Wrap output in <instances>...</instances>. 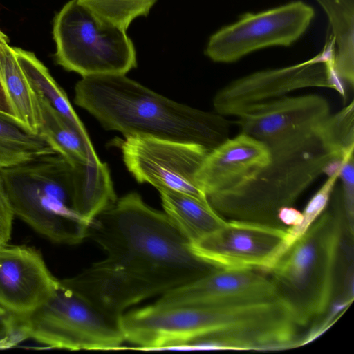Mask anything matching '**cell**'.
Here are the masks:
<instances>
[{
	"label": "cell",
	"mask_w": 354,
	"mask_h": 354,
	"mask_svg": "<svg viewBox=\"0 0 354 354\" xmlns=\"http://www.w3.org/2000/svg\"><path fill=\"white\" fill-rule=\"evenodd\" d=\"M158 192L164 212L190 244L217 230L227 221L209 201L171 190Z\"/></svg>",
	"instance_id": "17"
},
{
	"label": "cell",
	"mask_w": 354,
	"mask_h": 354,
	"mask_svg": "<svg viewBox=\"0 0 354 354\" xmlns=\"http://www.w3.org/2000/svg\"><path fill=\"white\" fill-rule=\"evenodd\" d=\"M18 62L35 93L82 132H87L64 91L51 76L48 68L30 51L14 48Z\"/></svg>",
	"instance_id": "21"
},
{
	"label": "cell",
	"mask_w": 354,
	"mask_h": 354,
	"mask_svg": "<svg viewBox=\"0 0 354 354\" xmlns=\"http://www.w3.org/2000/svg\"><path fill=\"white\" fill-rule=\"evenodd\" d=\"M100 22L126 31L137 17L149 15L157 0H77Z\"/></svg>",
	"instance_id": "23"
},
{
	"label": "cell",
	"mask_w": 354,
	"mask_h": 354,
	"mask_svg": "<svg viewBox=\"0 0 354 354\" xmlns=\"http://www.w3.org/2000/svg\"><path fill=\"white\" fill-rule=\"evenodd\" d=\"M87 239L105 257L62 279L106 314L120 318L130 307L218 268L198 257L165 212L131 192L89 223Z\"/></svg>",
	"instance_id": "1"
},
{
	"label": "cell",
	"mask_w": 354,
	"mask_h": 354,
	"mask_svg": "<svg viewBox=\"0 0 354 354\" xmlns=\"http://www.w3.org/2000/svg\"><path fill=\"white\" fill-rule=\"evenodd\" d=\"M334 46L330 39L323 51L308 60L254 72L230 82L214 95L215 112L236 117L251 106L286 96L296 90L333 88L328 61L334 58Z\"/></svg>",
	"instance_id": "11"
},
{
	"label": "cell",
	"mask_w": 354,
	"mask_h": 354,
	"mask_svg": "<svg viewBox=\"0 0 354 354\" xmlns=\"http://www.w3.org/2000/svg\"><path fill=\"white\" fill-rule=\"evenodd\" d=\"M21 318L29 339L52 348L114 350L125 342L120 318L106 314L62 280L45 303Z\"/></svg>",
	"instance_id": "7"
},
{
	"label": "cell",
	"mask_w": 354,
	"mask_h": 354,
	"mask_svg": "<svg viewBox=\"0 0 354 354\" xmlns=\"http://www.w3.org/2000/svg\"><path fill=\"white\" fill-rule=\"evenodd\" d=\"M0 83L15 118L38 133L41 114L37 95L18 62L14 48L8 43L0 44Z\"/></svg>",
	"instance_id": "18"
},
{
	"label": "cell",
	"mask_w": 354,
	"mask_h": 354,
	"mask_svg": "<svg viewBox=\"0 0 354 354\" xmlns=\"http://www.w3.org/2000/svg\"><path fill=\"white\" fill-rule=\"evenodd\" d=\"M339 178L348 232L353 236L354 216V156L342 162Z\"/></svg>",
	"instance_id": "25"
},
{
	"label": "cell",
	"mask_w": 354,
	"mask_h": 354,
	"mask_svg": "<svg viewBox=\"0 0 354 354\" xmlns=\"http://www.w3.org/2000/svg\"><path fill=\"white\" fill-rule=\"evenodd\" d=\"M59 283L38 250L0 244V307L6 314L31 313L54 294Z\"/></svg>",
	"instance_id": "13"
},
{
	"label": "cell",
	"mask_w": 354,
	"mask_h": 354,
	"mask_svg": "<svg viewBox=\"0 0 354 354\" xmlns=\"http://www.w3.org/2000/svg\"><path fill=\"white\" fill-rule=\"evenodd\" d=\"M270 160V151L263 142L240 132L209 151L195 174V181L207 198L246 183Z\"/></svg>",
	"instance_id": "15"
},
{
	"label": "cell",
	"mask_w": 354,
	"mask_h": 354,
	"mask_svg": "<svg viewBox=\"0 0 354 354\" xmlns=\"http://www.w3.org/2000/svg\"><path fill=\"white\" fill-rule=\"evenodd\" d=\"M14 216L0 169V244L10 239Z\"/></svg>",
	"instance_id": "26"
},
{
	"label": "cell",
	"mask_w": 354,
	"mask_h": 354,
	"mask_svg": "<svg viewBox=\"0 0 354 354\" xmlns=\"http://www.w3.org/2000/svg\"><path fill=\"white\" fill-rule=\"evenodd\" d=\"M122 153L128 171L137 182L158 191L167 189L207 202L195 181V174L209 150L205 147L149 136H129L113 141Z\"/></svg>",
	"instance_id": "8"
},
{
	"label": "cell",
	"mask_w": 354,
	"mask_h": 354,
	"mask_svg": "<svg viewBox=\"0 0 354 354\" xmlns=\"http://www.w3.org/2000/svg\"><path fill=\"white\" fill-rule=\"evenodd\" d=\"M9 39L6 35L0 30V44L8 43ZM0 112L15 117L6 94L0 83Z\"/></svg>",
	"instance_id": "28"
},
{
	"label": "cell",
	"mask_w": 354,
	"mask_h": 354,
	"mask_svg": "<svg viewBox=\"0 0 354 354\" xmlns=\"http://www.w3.org/2000/svg\"><path fill=\"white\" fill-rule=\"evenodd\" d=\"M55 152L44 137L0 112V169Z\"/></svg>",
	"instance_id": "20"
},
{
	"label": "cell",
	"mask_w": 354,
	"mask_h": 354,
	"mask_svg": "<svg viewBox=\"0 0 354 354\" xmlns=\"http://www.w3.org/2000/svg\"><path fill=\"white\" fill-rule=\"evenodd\" d=\"M326 14L337 46L333 68L342 81L354 84V0H315Z\"/></svg>",
	"instance_id": "19"
},
{
	"label": "cell",
	"mask_w": 354,
	"mask_h": 354,
	"mask_svg": "<svg viewBox=\"0 0 354 354\" xmlns=\"http://www.w3.org/2000/svg\"><path fill=\"white\" fill-rule=\"evenodd\" d=\"M0 169L15 216L57 243L87 239L88 223L77 207L96 194L102 177L97 165L72 166L55 151Z\"/></svg>",
	"instance_id": "3"
},
{
	"label": "cell",
	"mask_w": 354,
	"mask_h": 354,
	"mask_svg": "<svg viewBox=\"0 0 354 354\" xmlns=\"http://www.w3.org/2000/svg\"><path fill=\"white\" fill-rule=\"evenodd\" d=\"M75 104L109 131L201 145L209 151L229 138V122L162 96L124 74L82 77Z\"/></svg>",
	"instance_id": "2"
},
{
	"label": "cell",
	"mask_w": 354,
	"mask_h": 354,
	"mask_svg": "<svg viewBox=\"0 0 354 354\" xmlns=\"http://www.w3.org/2000/svg\"><path fill=\"white\" fill-rule=\"evenodd\" d=\"M36 95L41 114L38 133L55 151L73 166L101 162L87 132L80 131L40 95Z\"/></svg>",
	"instance_id": "16"
},
{
	"label": "cell",
	"mask_w": 354,
	"mask_h": 354,
	"mask_svg": "<svg viewBox=\"0 0 354 354\" xmlns=\"http://www.w3.org/2000/svg\"><path fill=\"white\" fill-rule=\"evenodd\" d=\"M314 17L313 8L302 1L245 13L214 33L205 53L214 62L227 64L264 48L289 46L304 35Z\"/></svg>",
	"instance_id": "9"
},
{
	"label": "cell",
	"mask_w": 354,
	"mask_h": 354,
	"mask_svg": "<svg viewBox=\"0 0 354 354\" xmlns=\"http://www.w3.org/2000/svg\"><path fill=\"white\" fill-rule=\"evenodd\" d=\"M341 160L326 153L317 139L292 152L271 155L270 163L252 178L226 192L207 196L212 208L226 220L259 223L286 228L279 211L293 206L322 174L337 170Z\"/></svg>",
	"instance_id": "5"
},
{
	"label": "cell",
	"mask_w": 354,
	"mask_h": 354,
	"mask_svg": "<svg viewBox=\"0 0 354 354\" xmlns=\"http://www.w3.org/2000/svg\"><path fill=\"white\" fill-rule=\"evenodd\" d=\"M315 137L322 148L344 162L354 153V102L329 115L318 127Z\"/></svg>",
	"instance_id": "22"
},
{
	"label": "cell",
	"mask_w": 354,
	"mask_h": 354,
	"mask_svg": "<svg viewBox=\"0 0 354 354\" xmlns=\"http://www.w3.org/2000/svg\"><path fill=\"white\" fill-rule=\"evenodd\" d=\"M322 96H284L251 106L238 116L241 132L263 142L270 155L301 149L317 140L315 133L330 115Z\"/></svg>",
	"instance_id": "10"
},
{
	"label": "cell",
	"mask_w": 354,
	"mask_h": 354,
	"mask_svg": "<svg viewBox=\"0 0 354 354\" xmlns=\"http://www.w3.org/2000/svg\"><path fill=\"white\" fill-rule=\"evenodd\" d=\"M333 204L284 251L268 271L278 296L299 326L320 319L334 301L347 230L340 186Z\"/></svg>",
	"instance_id": "4"
},
{
	"label": "cell",
	"mask_w": 354,
	"mask_h": 354,
	"mask_svg": "<svg viewBox=\"0 0 354 354\" xmlns=\"http://www.w3.org/2000/svg\"><path fill=\"white\" fill-rule=\"evenodd\" d=\"M287 236V227L227 220L190 247L198 257L218 269L268 272L286 250Z\"/></svg>",
	"instance_id": "12"
},
{
	"label": "cell",
	"mask_w": 354,
	"mask_h": 354,
	"mask_svg": "<svg viewBox=\"0 0 354 354\" xmlns=\"http://www.w3.org/2000/svg\"><path fill=\"white\" fill-rule=\"evenodd\" d=\"M55 61L82 77L125 75L137 66L126 31L100 22L77 0L67 2L53 21Z\"/></svg>",
	"instance_id": "6"
},
{
	"label": "cell",
	"mask_w": 354,
	"mask_h": 354,
	"mask_svg": "<svg viewBox=\"0 0 354 354\" xmlns=\"http://www.w3.org/2000/svg\"><path fill=\"white\" fill-rule=\"evenodd\" d=\"M278 218L281 223L286 227H295L299 225L303 219L302 212L290 207L281 208L278 213Z\"/></svg>",
	"instance_id": "27"
},
{
	"label": "cell",
	"mask_w": 354,
	"mask_h": 354,
	"mask_svg": "<svg viewBox=\"0 0 354 354\" xmlns=\"http://www.w3.org/2000/svg\"><path fill=\"white\" fill-rule=\"evenodd\" d=\"M6 312L0 307V317L5 315Z\"/></svg>",
	"instance_id": "29"
},
{
	"label": "cell",
	"mask_w": 354,
	"mask_h": 354,
	"mask_svg": "<svg viewBox=\"0 0 354 354\" xmlns=\"http://www.w3.org/2000/svg\"><path fill=\"white\" fill-rule=\"evenodd\" d=\"M340 169L341 168L328 175L327 180L310 199L302 212L301 223L297 226L287 227L286 249L295 240L303 234L326 209L336 183L339 179Z\"/></svg>",
	"instance_id": "24"
},
{
	"label": "cell",
	"mask_w": 354,
	"mask_h": 354,
	"mask_svg": "<svg viewBox=\"0 0 354 354\" xmlns=\"http://www.w3.org/2000/svg\"><path fill=\"white\" fill-rule=\"evenodd\" d=\"M279 297L270 277L250 269L214 271L160 296V306L224 305Z\"/></svg>",
	"instance_id": "14"
}]
</instances>
